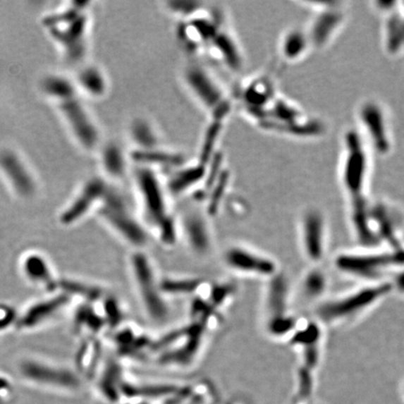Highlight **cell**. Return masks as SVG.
I'll list each match as a JSON object with an SVG mask.
<instances>
[{
    "label": "cell",
    "mask_w": 404,
    "mask_h": 404,
    "mask_svg": "<svg viewBox=\"0 0 404 404\" xmlns=\"http://www.w3.org/2000/svg\"><path fill=\"white\" fill-rule=\"evenodd\" d=\"M41 88L77 146L87 153H96L102 145V130L73 78L64 74H50L42 79Z\"/></svg>",
    "instance_id": "cell-1"
},
{
    "label": "cell",
    "mask_w": 404,
    "mask_h": 404,
    "mask_svg": "<svg viewBox=\"0 0 404 404\" xmlns=\"http://www.w3.org/2000/svg\"><path fill=\"white\" fill-rule=\"evenodd\" d=\"M341 150L338 169L341 188L348 200L354 228H361L368 223L371 209L368 193L374 154L356 128L343 133Z\"/></svg>",
    "instance_id": "cell-2"
},
{
    "label": "cell",
    "mask_w": 404,
    "mask_h": 404,
    "mask_svg": "<svg viewBox=\"0 0 404 404\" xmlns=\"http://www.w3.org/2000/svg\"><path fill=\"white\" fill-rule=\"evenodd\" d=\"M90 2L67 3L42 20L48 35L71 65L84 64L90 50Z\"/></svg>",
    "instance_id": "cell-3"
},
{
    "label": "cell",
    "mask_w": 404,
    "mask_h": 404,
    "mask_svg": "<svg viewBox=\"0 0 404 404\" xmlns=\"http://www.w3.org/2000/svg\"><path fill=\"white\" fill-rule=\"evenodd\" d=\"M247 118L266 133L291 139H317L328 131L325 121L280 92Z\"/></svg>",
    "instance_id": "cell-4"
},
{
    "label": "cell",
    "mask_w": 404,
    "mask_h": 404,
    "mask_svg": "<svg viewBox=\"0 0 404 404\" xmlns=\"http://www.w3.org/2000/svg\"><path fill=\"white\" fill-rule=\"evenodd\" d=\"M133 176L143 226H150L163 242H171L176 236V225L170 213L165 180L157 171L143 166H135Z\"/></svg>",
    "instance_id": "cell-5"
},
{
    "label": "cell",
    "mask_w": 404,
    "mask_h": 404,
    "mask_svg": "<svg viewBox=\"0 0 404 404\" xmlns=\"http://www.w3.org/2000/svg\"><path fill=\"white\" fill-rule=\"evenodd\" d=\"M182 81L189 96L208 114L211 121L226 123L232 111L233 99L210 68L193 61L183 68Z\"/></svg>",
    "instance_id": "cell-6"
},
{
    "label": "cell",
    "mask_w": 404,
    "mask_h": 404,
    "mask_svg": "<svg viewBox=\"0 0 404 404\" xmlns=\"http://www.w3.org/2000/svg\"><path fill=\"white\" fill-rule=\"evenodd\" d=\"M357 128L374 156L388 157L393 151L395 137L388 108L381 100L367 97L356 110Z\"/></svg>",
    "instance_id": "cell-7"
},
{
    "label": "cell",
    "mask_w": 404,
    "mask_h": 404,
    "mask_svg": "<svg viewBox=\"0 0 404 404\" xmlns=\"http://www.w3.org/2000/svg\"><path fill=\"white\" fill-rule=\"evenodd\" d=\"M312 11L305 27L314 51L325 50L335 42L348 21V7L341 1L302 2Z\"/></svg>",
    "instance_id": "cell-8"
},
{
    "label": "cell",
    "mask_w": 404,
    "mask_h": 404,
    "mask_svg": "<svg viewBox=\"0 0 404 404\" xmlns=\"http://www.w3.org/2000/svg\"><path fill=\"white\" fill-rule=\"evenodd\" d=\"M97 214L125 242L136 246L145 243V226L137 221L126 200L113 188L109 190Z\"/></svg>",
    "instance_id": "cell-9"
},
{
    "label": "cell",
    "mask_w": 404,
    "mask_h": 404,
    "mask_svg": "<svg viewBox=\"0 0 404 404\" xmlns=\"http://www.w3.org/2000/svg\"><path fill=\"white\" fill-rule=\"evenodd\" d=\"M111 183L102 176L91 177L75 192L70 202L59 213L60 224L71 226L87 219L90 214H97L104 202Z\"/></svg>",
    "instance_id": "cell-10"
},
{
    "label": "cell",
    "mask_w": 404,
    "mask_h": 404,
    "mask_svg": "<svg viewBox=\"0 0 404 404\" xmlns=\"http://www.w3.org/2000/svg\"><path fill=\"white\" fill-rule=\"evenodd\" d=\"M392 283H381L369 286L349 296L326 303L319 309V317L324 322L337 323L357 317L359 314L372 307L381 299L391 293Z\"/></svg>",
    "instance_id": "cell-11"
},
{
    "label": "cell",
    "mask_w": 404,
    "mask_h": 404,
    "mask_svg": "<svg viewBox=\"0 0 404 404\" xmlns=\"http://www.w3.org/2000/svg\"><path fill=\"white\" fill-rule=\"evenodd\" d=\"M0 176L14 196L31 200L38 193V180L24 157L10 148L0 150Z\"/></svg>",
    "instance_id": "cell-12"
},
{
    "label": "cell",
    "mask_w": 404,
    "mask_h": 404,
    "mask_svg": "<svg viewBox=\"0 0 404 404\" xmlns=\"http://www.w3.org/2000/svg\"><path fill=\"white\" fill-rule=\"evenodd\" d=\"M374 10L382 17L384 51L392 59L404 54V8L402 2L375 1Z\"/></svg>",
    "instance_id": "cell-13"
},
{
    "label": "cell",
    "mask_w": 404,
    "mask_h": 404,
    "mask_svg": "<svg viewBox=\"0 0 404 404\" xmlns=\"http://www.w3.org/2000/svg\"><path fill=\"white\" fill-rule=\"evenodd\" d=\"M70 297L61 290L47 294L28 305L18 314L16 329L21 331H35L56 319L67 307Z\"/></svg>",
    "instance_id": "cell-14"
},
{
    "label": "cell",
    "mask_w": 404,
    "mask_h": 404,
    "mask_svg": "<svg viewBox=\"0 0 404 404\" xmlns=\"http://www.w3.org/2000/svg\"><path fill=\"white\" fill-rule=\"evenodd\" d=\"M131 262L134 278L137 279V290L146 312L154 319L164 318L167 314V307L159 294L162 290L154 278L152 265L140 254H136Z\"/></svg>",
    "instance_id": "cell-15"
},
{
    "label": "cell",
    "mask_w": 404,
    "mask_h": 404,
    "mask_svg": "<svg viewBox=\"0 0 404 404\" xmlns=\"http://www.w3.org/2000/svg\"><path fill=\"white\" fill-rule=\"evenodd\" d=\"M22 276L31 286L47 294L59 290V281L50 260L39 251H27L19 260Z\"/></svg>",
    "instance_id": "cell-16"
},
{
    "label": "cell",
    "mask_w": 404,
    "mask_h": 404,
    "mask_svg": "<svg viewBox=\"0 0 404 404\" xmlns=\"http://www.w3.org/2000/svg\"><path fill=\"white\" fill-rule=\"evenodd\" d=\"M99 156V176L108 183L121 182L133 173L130 150L116 142L102 143L96 152Z\"/></svg>",
    "instance_id": "cell-17"
},
{
    "label": "cell",
    "mask_w": 404,
    "mask_h": 404,
    "mask_svg": "<svg viewBox=\"0 0 404 404\" xmlns=\"http://www.w3.org/2000/svg\"><path fill=\"white\" fill-rule=\"evenodd\" d=\"M225 262L235 271L257 276H272L276 269L274 262L268 257L240 246L226 252Z\"/></svg>",
    "instance_id": "cell-18"
},
{
    "label": "cell",
    "mask_w": 404,
    "mask_h": 404,
    "mask_svg": "<svg viewBox=\"0 0 404 404\" xmlns=\"http://www.w3.org/2000/svg\"><path fill=\"white\" fill-rule=\"evenodd\" d=\"M74 77L77 90L85 99H104L110 91V81L104 68L92 63H84Z\"/></svg>",
    "instance_id": "cell-19"
},
{
    "label": "cell",
    "mask_w": 404,
    "mask_h": 404,
    "mask_svg": "<svg viewBox=\"0 0 404 404\" xmlns=\"http://www.w3.org/2000/svg\"><path fill=\"white\" fill-rule=\"evenodd\" d=\"M20 372L27 379L36 383L54 386L74 384V378L70 372L37 357H27L23 360L20 364Z\"/></svg>",
    "instance_id": "cell-20"
},
{
    "label": "cell",
    "mask_w": 404,
    "mask_h": 404,
    "mask_svg": "<svg viewBox=\"0 0 404 404\" xmlns=\"http://www.w3.org/2000/svg\"><path fill=\"white\" fill-rule=\"evenodd\" d=\"M325 219L317 209H309L302 216L303 245L309 259L317 262L325 250Z\"/></svg>",
    "instance_id": "cell-21"
},
{
    "label": "cell",
    "mask_w": 404,
    "mask_h": 404,
    "mask_svg": "<svg viewBox=\"0 0 404 404\" xmlns=\"http://www.w3.org/2000/svg\"><path fill=\"white\" fill-rule=\"evenodd\" d=\"M314 51L313 45L305 27H291L286 30L278 42V54L283 62L298 64L307 59Z\"/></svg>",
    "instance_id": "cell-22"
},
{
    "label": "cell",
    "mask_w": 404,
    "mask_h": 404,
    "mask_svg": "<svg viewBox=\"0 0 404 404\" xmlns=\"http://www.w3.org/2000/svg\"><path fill=\"white\" fill-rule=\"evenodd\" d=\"M18 313L8 305H0V332L8 331V329L16 328Z\"/></svg>",
    "instance_id": "cell-23"
},
{
    "label": "cell",
    "mask_w": 404,
    "mask_h": 404,
    "mask_svg": "<svg viewBox=\"0 0 404 404\" xmlns=\"http://www.w3.org/2000/svg\"><path fill=\"white\" fill-rule=\"evenodd\" d=\"M322 277L318 274H314L309 276L308 280H306V288H307L308 292H310L311 294L319 293L324 285Z\"/></svg>",
    "instance_id": "cell-24"
},
{
    "label": "cell",
    "mask_w": 404,
    "mask_h": 404,
    "mask_svg": "<svg viewBox=\"0 0 404 404\" xmlns=\"http://www.w3.org/2000/svg\"><path fill=\"white\" fill-rule=\"evenodd\" d=\"M394 286H396L398 290L404 293V271L397 277L396 281H395V285H392V288H394Z\"/></svg>",
    "instance_id": "cell-25"
}]
</instances>
